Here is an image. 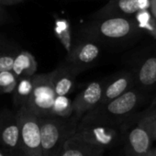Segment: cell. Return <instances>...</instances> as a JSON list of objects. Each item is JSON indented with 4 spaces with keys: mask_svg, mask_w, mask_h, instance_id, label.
Instances as JSON below:
<instances>
[{
    "mask_svg": "<svg viewBox=\"0 0 156 156\" xmlns=\"http://www.w3.org/2000/svg\"><path fill=\"white\" fill-rule=\"evenodd\" d=\"M141 32L133 18L127 17L97 19L85 29L90 41L108 45L126 44L139 38Z\"/></svg>",
    "mask_w": 156,
    "mask_h": 156,
    "instance_id": "2",
    "label": "cell"
},
{
    "mask_svg": "<svg viewBox=\"0 0 156 156\" xmlns=\"http://www.w3.org/2000/svg\"><path fill=\"white\" fill-rule=\"evenodd\" d=\"M148 98L134 87L108 103L97 106L79 121L122 126L137 114V110L145 104Z\"/></svg>",
    "mask_w": 156,
    "mask_h": 156,
    "instance_id": "1",
    "label": "cell"
},
{
    "mask_svg": "<svg viewBox=\"0 0 156 156\" xmlns=\"http://www.w3.org/2000/svg\"><path fill=\"white\" fill-rule=\"evenodd\" d=\"M149 108H151L153 111H154V113L156 114V96H155V98H154V100L151 102V104L149 106Z\"/></svg>",
    "mask_w": 156,
    "mask_h": 156,
    "instance_id": "25",
    "label": "cell"
},
{
    "mask_svg": "<svg viewBox=\"0 0 156 156\" xmlns=\"http://www.w3.org/2000/svg\"><path fill=\"white\" fill-rule=\"evenodd\" d=\"M15 112L20 129L19 156H42L38 117L26 108H20Z\"/></svg>",
    "mask_w": 156,
    "mask_h": 156,
    "instance_id": "7",
    "label": "cell"
},
{
    "mask_svg": "<svg viewBox=\"0 0 156 156\" xmlns=\"http://www.w3.org/2000/svg\"><path fill=\"white\" fill-rule=\"evenodd\" d=\"M138 11H140L138 0H111L96 15L97 19L112 17L132 18Z\"/></svg>",
    "mask_w": 156,
    "mask_h": 156,
    "instance_id": "14",
    "label": "cell"
},
{
    "mask_svg": "<svg viewBox=\"0 0 156 156\" xmlns=\"http://www.w3.org/2000/svg\"><path fill=\"white\" fill-rule=\"evenodd\" d=\"M34 76V75H33ZM33 76L19 78L17 86L13 91V104L16 111L26 107L33 90Z\"/></svg>",
    "mask_w": 156,
    "mask_h": 156,
    "instance_id": "17",
    "label": "cell"
},
{
    "mask_svg": "<svg viewBox=\"0 0 156 156\" xmlns=\"http://www.w3.org/2000/svg\"><path fill=\"white\" fill-rule=\"evenodd\" d=\"M79 73L65 63H62L54 71L50 73L52 88L56 97H67L70 95L75 85V80Z\"/></svg>",
    "mask_w": 156,
    "mask_h": 156,
    "instance_id": "13",
    "label": "cell"
},
{
    "mask_svg": "<svg viewBox=\"0 0 156 156\" xmlns=\"http://www.w3.org/2000/svg\"><path fill=\"white\" fill-rule=\"evenodd\" d=\"M14 57L11 55H0V73L12 71Z\"/></svg>",
    "mask_w": 156,
    "mask_h": 156,
    "instance_id": "21",
    "label": "cell"
},
{
    "mask_svg": "<svg viewBox=\"0 0 156 156\" xmlns=\"http://www.w3.org/2000/svg\"><path fill=\"white\" fill-rule=\"evenodd\" d=\"M42 156H59L64 143L74 135L78 120L73 116L60 118L55 116L38 117Z\"/></svg>",
    "mask_w": 156,
    "mask_h": 156,
    "instance_id": "4",
    "label": "cell"
},
{
    "mask_svg": "<svg viewBox=\"0 0 156 156\" xmlns=\"http://www.w3.org/2000/svg\"><path fill=\"white\" fill-rule=\"evenodd\" d=\"M18 83V78L12 71L0 73V93H13Z\"/></svg>",
    "mask_w": 156,
    "mask_h": 156,
    "instance_id": "19",
    "label": "cell"
},
{
    "mask_svg": "<svg viewBox=\"0 0 156 156\" xmlns=\"http://www.w3.org/2000/svg\"><path fill=\"white\" fill-rule=\"evenodd\" d=\"M37 68V62L33 55L29 51H21L14 57L12 72L18 79L35 75Z\"/></svg>",
    "mask_w": 156,
    "mask_h": 156,
    "instance_id": "16",
    "label": "cell"
},
{
    "mask_svg": "<svg viewBox=\"0 0 156 156\" xmlns=\"http://www.w3.org/2000/svg\"><path fill=\"white\" fill-rule=\"evenodd\" d=\"M151 151H152V150H151ZM148 156H153V155H152V152H151V153H150V154H149V155H148Z\"/></svg>",
    "mask_w": 156,
    "mask_h": 156,
    "instance_id": "28",
    "label": "cell"
},
{
    "mask_svg": "<svg viewBox=\"0 0 156 156\" xmlns=\"http://www.w3.org/2000/svg\"><path fill=\"white\" fill-rule=\"evenodd\" d=\"M149 11L153 18L154 20H156V0H150V8Z\"/></svg>",
    "mask_w": 156,
    "mask_h": 156,
    "instance_id": "22",
    "label": "cell"
},
{
    "mask_svg": "<svg viewBox=\"0 0 156 156\" xmlns=\"http://www.w3.org/2000/svg\"><path fill=\"white\" fill-rule=\"evenodd\" d=\"M151 135L153 140H156V114L154 115V118L152 119L151 125Z\"/></svg>",
    "mask_w": 156,
    "mask_h": 156,
    "instance_id": "23",
    "label": "cell"
},
{
    "mask_svg": "<svg viewBox=\"0 0 156 156\" xmlns=\"http://www.w3.org/2000/svg\"><path fill=\"white\" fill-rule=\"evenodd\" d=\"M0 144L10 156H19L20 129L16 112H0Z\"/></svg>",
    "mask_w": 156,
    "mask_h": 156,
    "instance_id": "10",
    "label": "cell"
},
{
    "mask_svg": "<svg viewBox=\"0 0 156 156\" xmlns=\"http://www.w3.org/2000/svg\"><path fill=\"white\" fill-rule=\"evenodd\" d=\"M56 33L58 34L59 38L66 44V46L70 45V35H69V26L68 23L64 20H58L56 22V27H55Z\"/></svg>",
    "mask_w": 156,
    "mask_h": 156,
    "instance_id": "20",
    "label": "cell"
},
{
    "mask_svg": "<svg viewBox=\"0 0 156 156\" xmlns=\"http://www.w3.org/2000/svg\"><path fill=\"white\" fill-rule=\"evenodd\" d=\"M25 1V0H0V4L1 5H15L17 3Z\"/></svg>",
    "mask_w": 156,
    "mask_h": 156,
    "instance_id": "24",
    "label": "cell"
},
{
    "mask_svg": "<svg viewBox=\"0 0 156 156\" xmlns=\"http://www.w3.org/2000/svg\"><path fill=\"white\" fill-rule=\"evenodd\" d=\"M151 152H152V155H153V156H156V147H155V148H152Z\"/></svg>",
    "mask_w": 156,
    "mask_h": 156,
    "instance_id": "27",
    "label": "cell"
},
{
    "mask_svg": "<svg viewBox=\"0 0 156 156\" xmlns=\"http://www.w3.org/2000/svg\"><path fill=\"white\" fill-rule=\"evenodd\" d=\"M0 156H10L4 149H2L1 147H0Z\"/></svg>",
    "mask_w": 156,
    "mask_h": 156,
    "instance_id": "26",
    "label": "cell"
},
{
    "mask_svg": "<svg viewBox=\"0 0 156 156\" xmlns=\"http://www.w3.org/2000/svg\"><path fill=\"white\" fill-rule=\"evenodd\" d=\"M105 86V80L93 81L88 84L79 94H78L73 102V114L72 116L79 121L87 112L94 109L99 105L103 90Z\"/></svg>",
    "mask_w": 156,
    "mask_h": 156,
    "instance_id": "9",
    "label": "cell"
},
{
    "mask_svg": "<svg viewBox=\"0 0 156 156\" xmlns=\"http://www.w3.org/2000/svg\"><path fill=\"white\" fill-rule=\"evenodd\" d=\"M130 70L136 89L148 98L156 94V46L139 52L133 60Z\"/></svg>",
    "mask_w": 156,
    "mask_h": 156,
    "instance_id": "6",
    "label": "cell"
},
{
    "mask_svg": "<svg viewBox=\"0 0 156 156\" xmlns=\"http://www.w3.org/2000/svg\"><path fill=\"white\" fill-rule=\"evenodd\" d=\"M33 90L25 108L29 112L37 116H51L56 98L49 73L35 74L33 76Z\"/></svg>",
    "mask_w": 156,
    "mask_h": 156,
    "instance_id": "8",
    "label": "cell"
},
{
    "mask_svg": "<svg viewBox=\"0 0 156 156\" xmlns=\"http://www.w3.org/2000/svg\"><path fill=\"white\" fill-rule=\"evenodd\" d=\"M100 55V47L98 44L87 41L76 45L69 51L65 64L73 68L77 73H81L90 68Z\"/></svg>",
    "mask_w": 156,
    "mask_h": 156,
    "instance_id": "11",
    "label": "cell"
},
{
    "mask_svg": "<svg viewBox=\"0 0 156 156\" xmlns=\"http://www.w3.org/2000/svg\"><path fill=\"white\" fill-rule=\"evenodd\" d=\"M104 151L72 137L64 143L59 156H104Z\"/></svg>",
    "mask_w": 156,
    "mask_h": 156,
    "instance_id": "15",
    "label": "cell"
},
{
    "mask_svg": "<svg viewBox=\"0 0 156 156\" xmlns=\"http://www.w3.org/2000/svg\"><path fill=\"white\" fill-rule=\"evenodd\" d=\"M132 88H134V78L131 70L120 71L105 80L103 95L99 105L108 103Z\"/></svg>",
    "mask_w": 156,
    "mask_h": 156,
    "instance_id": "12",
    "label": "cell"
},
{
    "mask_svg": "<svg viewBox=\"0 0 156 156\" xmlns=\"http://www.w3.org/2000/svg\"><path fill=\"white\" fill-rule=\"evenodd\" d=\"M154 115V111L148 107L122 125L125 156H148L151 153L154 141L151 125Z\"/></svg>",
    "mask_w": 156,
    "mask_h": 156,
    "instance_id": "3",
    "label": "cell"
},
{
    "mask_svg": "<svg viewBox=\"0 0 156 156\" xmlns=\"http://www.w3.org/2000/svg\"><path fill=\"white\" fill-rule=\"evenodd\" d=\"M73 114V102L67 97H56L51 109V116L70 118Z\"/></svg>",
    "mask_w": 156,
    "mask_h": 156,
    "instance_id": "18",
    "label": "cell"
},
{
    "mask_svg": "<svg viewBox=\"0 0 156 156\" xmlns=\"http://www.w3.org/2000/svg\"><path fill=\"white\" fill-rule=\"evenodd\" d=\"M73 137L106 151L122 141V126L79 121Z\"/></svg>",
    "mask_w": 156,
    "mask_h": 156,
    "instance_id": "5",
    "label": "cell"
},
{
    "mask_svg": "<svg viewBox=\"0 0 156 156\" xmlns=\"http://www.w3.org/2000/svg\"><path fill=\"white\" fill-rule=\"evenodd\" d=\"M108 1H111V0H108Z\"/></svg>",
    "mask_w": 156,
    "mask_h": 156,
    "instance_id": "29",
    "label": "cell"
}]
</instances>
